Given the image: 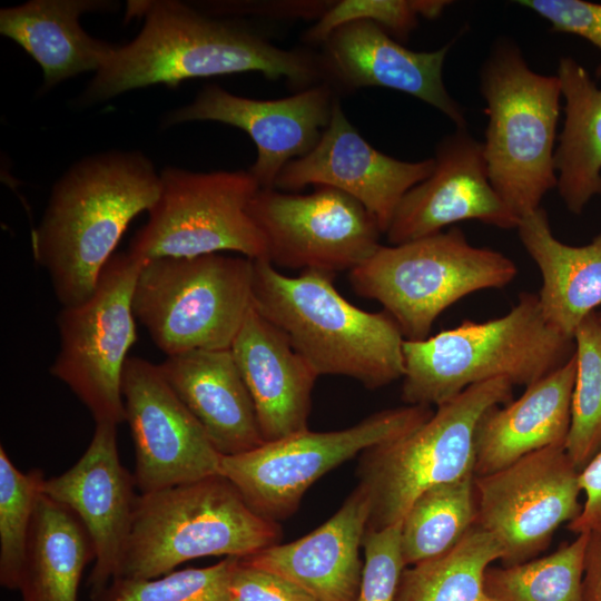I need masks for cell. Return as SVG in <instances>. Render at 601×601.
I'll return each instance as SVG.
<instances>
[{
  "label": "cell",
  "mask_w": 601,
  "mask_h": 601,
  "mask_svg": "<svg viewBox=\"0 0 601 601\" xmlns=\"http://www.w3.org/2000/svg\"><path fill=\"white\" fill-rule=\"evenodd\" d=\"M145 17L138 36L114 47L80 95L81 105L104 102L151 85L176 87L191 78L256 71L286 78L299 90L324 81L319 56L284 49L237 21L218 19L173 0L130 2Z\"/></svg>",
  "instance_id": "cell-1"
},
{
  "label": "cell",
  "mask_w": 601,
  "mask_h": 601,
  "mask_svg": "<svg viewBox=\"0 0 601 601\" xmlns=\"http://www.w3.org/2000/svg\"><path fill=\"white\" fill-rule=\"evenodd\" d=\"M159 193L160 173L137 150L87 156L57 180L31 248L62 307L91 295L130 221Z\"/></svg>",
  "instance_id": "cell-2"
},
{
  "label": "cell",
  "mask_w": 601,
  "mask_h": 601,
  "mask_svg": "<svg viewBox=\"0 0 601 601\" xmlns=\"http://www.w3.org/2000/svg\"><path fill=\"white\" fill-rule=\"evenodd\" d=\"M334 275L280 273L269 260H254L253 306L288 338L321 375L346 376L368 390L404 375L405 338L385 312H366L343 297Z\"/></svg>",
  "instance_id": "cell-3"
},
{
  "label": "cell",
  "mask_w": 601,
  "mask_h": 601,
  "mask_svg": "<svg viewBox=\"0 0 601 601\" xmlns=\"http://www.w3.org/2000/svg\"><path fill=\"white\" fill-rule=\"evenodd\" d=\"M574 352V339L545 321L538 294L521 293L501 317L465 321L422 341L405 339L402 400L439 406L494 378L526 387L564 365Z\"/></svg>",
  "instance_id": "cell-4"
},
{
  "label": "cell",
  "mask_w": 601,
  "mask_h": 601,
  "mask_svg": "<svg viewBox=\"0 0 601 601\" xmlns=\"http://www.w3.org/2000/svg\"><path fill=\"white\" fill-rule=\"evenodd\" d=\"M278 522L257 514L216 474L138 495L118 578L155 579L204 556L246 558L279 543Z\"/></svg>",
  "instance_id": "cell-5"
},
{
  "label": "cell",
  "mask_w": 601,
  "mask_h": 601,
  "mask_svg": "<svg viewBox=\"0 0 601 601\" xmlns=\"http://www.w3.org/2000/svg\"><path fill=\"white\" fill-rule=\"evenodd\" d=\"M480 76L487 116L483 152L489 179L521 218L541 207L545 194L556 187L560 81L556 75L533 71L510 40L495 43Z\"/></svg>",
  "instance_id": "cell-6"
},
{
  "label": "cell",
  "mask_w": 601,
  "mask_h": 601,
  "mask_svg": "<svg viewBox=\"0 0 601 601\" xmlns=\"http://www.w3.org/2000/svg\"><path fill=\"white\" fill-rule=\"evenodd\" d=\"M518 274L504 254L471 245L450 228L398 245H381L349 272L354 292L378 302L406 341L428 337L439 317L464 296L502 288Z\"/></svg>",
  "instance_id": "cell-7"
},
{
  "label": "cell",
  "mask_w": 601,
  "mask_h": 601,
  "mask_svg": "<svg viewBox=\"0 0 601 601\" xmlns=\"http://www.w3.org/2000/svg\"><path fill=\"white\" fill-rule=\"evenodd\" d=\"M254 260L214 253L145 262L132 309L166 355L230 348L253 305Z\"/></svg>",
  "instance_id": "cell-8"
},
{
  "label": "cell",
  "mask_w": 601,
  "mask_h": 601,
  "mask_svg": "<svg viewBox=\"0 0 601 601\" xmlns=\"http://www.w3.org/2000/svg\"><path fill=\"white\" fill-rule=\"evenodd\" d=\"M512 387L506 378L472 385L436 406L414 431L364 451L357 485L370 501L366 530L402 522L422 492L474 474L479 421L489 408L511 402Z\"/></svg>",
  "instance_id": "cell-9"
},
{
  "label": "cell",
  "mask_w": 601,
  "mask_h": 601,
  "mask_svg": "<svg viewBox=\"0 0 601 601\" xmlns=\"http://www.w3.org/2000/svg\"><path fill=\"white\" fill-rule=\"evenodd\" d=\"M259 185L249 171H190L167 167L149 219L128 253L145 262L235 253L267 259L265 238L248 213Z\"/></svg>",
  "instance_id": "cell-10"
},
{
  "label": "cell",
  "mask_w": 601,
  "mask_h": 601,
  "mask_svg": "<svg viewBox=\"0 0 601 601\" xmlns=\"http://www.w3.org/2000/svg\"><path fill=\"white\" fill-rule=\"evenodd\" d=\"M142 264L128 252L114 254L91 295L57 316L59 349L50 374L70 388L96 424L126 421L121 380L137 339L132 295Z\"/></svg>",
  "instance_id": "cell-11"
},
{
  "label": "cell",
  "mask_w": 601,
  "mask_h": 601,
  "mask_svg": "<svg viewBox=\"0 0 601 601\" xmlns=\"http://www.w3.org/2000/svg\"><path fill=\"white\" fill-rule=\"evenodd\" d=\"M432 414L430 406L406 405L374 413L338 431L306 428L223 456L220 474L257 514L278 522L296 512L306 491L323 475L358 453L406 435Z\"/></svg>",
  "instance_id": "cell-12"
},
{
  "label": "cell",
  "mask_w": 601,
  "mask_h": 601,
  "mask_svg": "<svg viewBox=\"0 0 601 601\" xmlns=\"http://www.w3.org/2000/svg\"><path fill=\"white\" fill-rule=\"evenodd\" d=\"M248 213L276 268L351 272L381 246L383 233L374 216L333 187L315 186L309 194L259 188Z\"/></svg>",
  "instance_id": "cell-13"
},
{
  "label": "cell",
  "mask_w": 601,
  "mask_h": 601,
  "mask_svg": "<svg viewBox=\"0 0 601 601\" xmlns=\"http://www.w3.org/2000/svg\"><path fill=\"white\" fill-rule=\"evenodd\" d=\"M579 473L564 446H551L474 477L476 524L501 545L502 565L536 558L579 515Z\"/></svg>",
  "instance_id": "cell-14"
},
{
  "label": "cell",
  "mask_w": 601,
  "mask_h": 601,
  "mask_svg": "<svg viewBox=\"0 0 601 601\" xmlns=\"http://www.w3.org/2000/svg\"><path fill=\"white\" fill-rule=\"evenodd\" d=\"M121 392L140 494L220 474L223 455L169 386L158 364L128 357Z\"/></svg>",
  "instance_id": "cell-15"
},
{
  "label": "cell",
  "mask_w": 601,
  "mask_h": 601,
  "mask_svg": "<svg viewBox=\"0 0 601 601\" xmlns=\"http://www.w3.org/2000/svg\"><path fill=\"white\" fill-rule=\"evenodd\" d=\"M335 100L326 81L270 100L240 97L210 85L193 102L169 111L164 124L210 120L244 130L257 148L248 171L260 188H274L280 170L315 147L331 121Z\"/></svg>",
  "instance_id": "cell-16"
},
{
  "label": "cell",
  "mask_w": 601,
  "mask_h": 601,
  "mask_svg": "<svg viewBox=\"0 0 601 601\" xmlns=\"http://www.w3.org/2000/svg\"><path fill=\"white\" fill-rule=\"evenodd\" d=\"M433 169L434 158L410 162L374 148L348 121L336 98L315 147L289 161L274 188L292 193L309 185L336 188L359 201L385 234L403 197Z\"/></svg>",
  "instance_id": "cell-17"
},
{
  "label": "cell",
  "mask_w": 601,
  "mask_h": 601,
  "mask_svg": "<svg viewBox=\"0 0 601 601\" xmlns=\"http://www.w3.org/2000/svg\"><path fill=\"white\" fill-rule=\"evenodd\" d=\"M434 169L401 200L385 233L398 245L443 231L463 220H479L503 229L516 228L520 218L492 186L483 142L457 128L436 146Z\"/></svg>",
  "instance_id": "cell-18"
},
{
  "label": "cell",
  "mask_w": 601,
  "mask_h": 601,
  "mask_svg": "<svg viewBox=\"0 0 601 601\" xmlns=\"http://www.w3.org/2000/svg\"><path fill=\"white\" fill-rule=\"evenodd\" d=\"M135 487L134 474L120 462L117 426L111 424H96L76 464L43 482L42 492L68 506L90 535L95 550L90 593L105 589L120 574L138 500Z\"/></svg>",
  "instance_id": "cell-19"
},
{
  "label": "cell",
  "mask_w": 601,
  "mask_h": 601,
  "mask_svg": "<svg viewBox=\"0 0 601 601\" xmlns=\"http://www.w3.org/2000/svg\"><path fill=\"white\" fill-rule=\"evenodd\" d=\"M451 43L435 51H414L378 24L357 20L335 29L319 56L324 81L347 90L383 87L411 95L443 112L456 128H466L461 106L443 81Z\"/></svg>",
  "instance_id": "cell-20"
},
{
  "label": "cell",
  "mask_w": 601,
  "mask_h": 601,
  "mask_svg": "<svg viewBox=\"0 0 601 601\" xmlns=\"http://www.w3.org/2000/svg\"><path fill=\"white\" fill-rule=\"evenodd\" d=\"M230 351L253 400L264 441L308 428L312 391L319 376L253 305Z\"/></svg>",
  "instance_id": "cell-21"
},
{
  "label": "cell",
  "mask_w": 601,
  "mask_h": 601,
  "mask_svg": "<svg viewBox=\"0 0 601 601\" xmlns=\"http://www.w3.org/2000/svg\"><path fill=\"white\" fill-rule=\"evenodd\" d=\"M368 515L367 493L357 485L314 531L240 560L296 583L316 601H356L363 571L359 549Z\"/></svg>",
  "instance_id": "cell-22"
},
{
  "label": "cell",
  "mask_w": 601,
  "mask_h": 601,
  "mask_svg": "<svg viewBox=\"0 0 601 601\" xmlns=\"http://www.w3.org/2000/svg\"><path fill=\"white\" fill-rule=\"evenodd\" d=\"M215 449L236 455L265 443L250 394L228 349H194L158 364Z\"/></svg>",
  "instance_id": "cell-23"
},
{
  "label": "cell",
  "mask_w": 601,
  "mask_h": 601,
  "mask_svg": "<svg viewBox=\"0 0 601 601\" xmlns=\"http://www.w3.org/2000/svg\"><path fill=\"white\" fill-rule=\"evenodd\" d=\"M575 352L561 367L526 386L516 400L489 408L475 431V476L496 472L546 447L564 446L571 425Z\"/></svg>",
  "instance_id": "cell-24"
},
{
  "label": "cell",
  "mask_w": 601,
  "mask_h": 601,
  "mask_svg": "<svg viewBox=\"0 0 601 601\" xmlns=\"http://www.w3.org/2000/svg\"><path fill=\"white\" fill-rule=\"evenodd\" d=\"M116 6L105 0H31L0 10V33L38 62L43 89L48 90L79 73L100 69L115 46L90 37L79 18Z\"/></svg>",
  "instance_id": "cell-25"
},
{
  "label": "cell",
  "mask_w": 601,
  "mask_h": 601,
  "mask_svg": "<svg viewBox=\"0 0 601 601\" xmlns=\"http://www.w3.org/2000/svg\"><path fill=\"white\" fill-rule=\"evenodd\" d=\"M516 229L541 273L538 297L545 321L573 338L581 322L601 305V231L587 245L564 244L552 234L542 207L523 215Z\"/></svg>",
  "instance_id": "cell-26"
},
{
  "label": "cell",
  "mask_w": 601,
  "mask_h": 601,
  "mask_svg": "<svg viewBox=\"0 0 601 601\" xmlns=\"http://www.w3.org/2000/svg\"><path fill=\"white\" fill-rule=\"evenodd\" d=\"M556 77L565 115L554 150L556 188L568 210L579 215L601 195V88L572 57L559 59Z\"/></svg>",
  "instance_id": "cell-27"
},
{
  "label": "cell",
  "mask_w": 601,
  "mask_h": 601,
  "mask_svg": "<svg viewBox=\"0 0 601 601\" xmlns=\"http://www.w3.org/2000/svg\"><path fill=\"white\" fill-rule=\"evenodd\" d=\"M92 560V541L79 518L41 492L21 574L22 600L78 601L82 572Z\"/></svg>",
  "instance_id": "cell-28"
},
{
  "label": "cell",
  "mask_w": 601,
  "mask_h": 601,
  "mask_svg": "<svg viewBox=\"0 0 601 601\" xmlns=\"http://www.w3.org/2000/svg\"><path fill=\"white\" fill-rule=\"evenodd\" d=\"M501 558L495 538L475 524L450 551L406 566L394 601H486L484 575Z\"/></svg>",
  "instance_id": "cell-29"
},
{
  "label": "cell",
  "mask_w": 601,
  "mask_h": 601,
  "mask_svg": "<svg viewBox=\"0 0 601 601\" xmlns=\"http://www.w3.org/2000/svg\"><path fill=\"white\" fill-rule=\"evenodd\" d=\"M474 477L469 474L430 487L412 503L401 524L406 566L450 551L476 524Z\"/></svg>",
  "instance_id": "cell-30"
},
{
  "label": "cell",
  "mask_w": 601,
  "mask_h": 601,
  "mask_svg": "<svg viewBox=\"0 0 601 601\" xmlns=\"http://www.w3.org/2000/svg\"><path fill=\"white\" fill-rule=\"evenodd\" d=\"M588 534H579L551 554L526 562L489 566L486 601H583Z\"/></svg>",
  "instance_id": "cell-31"
},
{
  "label": "cell",
  "mask_w": 601,
  "mask_h": 601,
  "mask_svg": "<svg viewBox=\"0 0 601 601\" xmlns=\"http://www.w3.org/2000/svg\"><path fill=\"white\" fill-rule=\"evenodd\" d=\"M577 372L565 451L582 470L601 449V323L595 313L574 333Z\"/></svg>",
  "instance_id": "cell-32"
},
{
  "label": "cell",
  "mask_w": 601,
  "mask_h": 601,
  "mask_svg": "<svg viewBox=\"0 0 601 601\" xmlns=\"http://www.w3.org/2000/svg\"><path fill=\"white\" fill-rule=\"evenodd\" d=\"M46 477L21 472L0 446V584L19 591L35 508Z\"/></svg>",
  "instance_id": "cell-33"
},
{
  "label": "cell",
  "mask_w": 601,
  "mask_h": 601,
  "mask_svg": "<svg viewBox=\"0 0 601 601\" xmlns=\"http://www.w3.org/2000/svg\"><path fill=\"white\" fill-rule=\"evenodd\" d=\"M235 558L205 568L174 570L155 579L117 578L90 593L91 601H230L229 574Z\"/></svg>",
  "instance_id": "cell-34"
},
{
  "label": "cell",
  "mask_w": 601,
  "mask_h": 601,
  "mask_svg": "<svg viewBox=\"0 0 601 601\" xmlns=\"http://www.w3.org/2000/svg\"><path fill=\"white\" fill-rule=\"evenodd\" d=\"M451 1L444 0H341L306 31L305 41L324 43L338 27L357 20L372 21L391 36L407 39L418 17L437 18Z\"/></svg>",
  "instance_id": "cell-35"
},
{
  "label": "cell",
  "mask_w": 601,
  "mask_h": 601,
  "mask_svg": "<svg viewBox=\"0 0 601 601\" xmlns=\"http://www.w3.org/2000/svg\"><path fill=\"white\" fill-rule=\"evenodd\" d=\"M401 524L363 536L364 563L356 601H394L401 575L406 568L401 545Z\"/></svg>",
  "instance_id": "cell-36"
},
{
  "label": "cell",
  "mask_w": 601,
  "mask_h": 601,
  "mask_svg": "<svg viewBox=\"0 0 601 601\" xmlns=\"http://www.w3.org/2000/svg\"><path fill=\"white\" fill-rule=\"evenodd\" d=\"M518 3L545 19L553 32L582 37L601 52V3L583 0H520ZM595 79L601 80V62Z\"/></svg>",
  "instance_id": "cell-37"
},
{
  "label": "cell",
  "mask_w": 601,
  "mask_h": 601,
  "mask_svg": "<svg viewBox=\"0 0 601 601\" xmlns=\"http://www.w3.org/2000/svg\"><path fill=\"white\" fill-rule=\"evenodd\" d=\"M230 601H316L296 583L235 558L228 582Z\"/></svg>",
  "instance_id": "cell-38"
},
{
  "label": "cell",
  "mask_w": 601,
  "mask_h": 601,
  "mask_svg": "<svg viewBox=\"0 0 601 601\" xmlns=\"http://www.w3.org/2000/svg\"><path fill=\"white\" fill-rule=\"evenodd\" d=\"M334 1H228L208 4L214 16L248 14L282 20H313L316 21L328 10Z\"/></svg>",
  "instance_id": "cell-39"
},
{
  "label": "cell",
  "mask_w": 601,
  "mask_h": 601,
  "mask_svg": "<svg viewBox=\"0 0 601 601\" xmlns=\"http://www.w3.org/2000/svg\"><path fill=\"white\" fill-rule=\"evenodd\" d=\"M579 483L584 502L579 515L568 524L577 535L601 530V449L580 470Z\"/></svg>",
  "instance_id": "cell-40"
},
{
  "label": "cell",
  "mask_w": 601,
  "mask_h": 601,
  "mask_svg": "<svg viewBox=\"0 0 601 601\" xmlns=\"http://www.w3.org/2000/svg\"><path fill=\"white\" fill-rule=\"evenodd\" d=\"M583 601H601V530L588 534L583 572Z\"/></svg>",
  "instance_id": "cell-41"
},
{
  "label": "cell",
  "mask_w": 601,
  "mask_h": 601,
  "mask_svg": "<svg viewBox=\"0 0 601 601\" xmlns=\"http://www.w3.org/2000/svg\"><path fill=\"white\" fill-rule=\"evenodd\" d=\"M595 316H597L598 321L601 323V312H598V313L595 312Z\"/></svg>",
  "instance_id": "cell-42"
}]
</instances>
